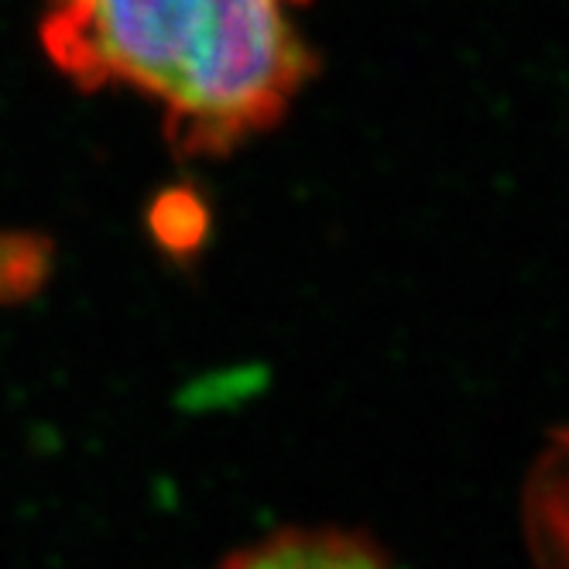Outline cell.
Segmentation results:
<instances>
[{
	"mask_svg": "<svg viewBox=\"0 0 569 569\" xmlns=\"http://www.w3.org/2000/svg\"><path fill=\"white\" fill-rule=\"evenodd\" d=\"M296 4L52 0L42 46L76 87L154 100L182 158L220 154L278 124L316 72Z\"/></svg>",
	"mask_w": 569,
	"mask_h": 569,
	"instance_id": "cell-1",
	"label": "cell"
},
{
	"mask_svg": "<svg viewBox=\"0 0 569 569\" xmlns=\"http://www.w3.org/2000/svg\"><path fill=\"white\" fill-rule=\"evenodd\" d=\"M220 569H395L363 536L337 528H289L251 549H240Z\"/></svg>",
	"mask_w": 569,
	"mask_h": 569,
	"instance_id": "cell-2",
	"label": "cell"
},
{
	"mask_svg": "<svg viewBox=\"0 0 569 569\" xmlns=\"http://www.w3.org/2000/svg\"><path fill=\"white\" fill-rule=\"evenodd\" d=\"M148 220H151L154 240L172 254L196 251L210 227L207 207H202V199L192 196L189 189H172L166 196H158Z\"/></svg>",
	"mask_w": 569,
	"mask_h": 569,
	"instance_id": "cell-3",
	"label": "cell"
},
{
	"mask_svg": "<svg viewBox=\"0 0 569 569\" xmlns=\"http://www.w3.org/2000/svg\"><path fill=\"white\" fill-rule=\"evenodd\" d=\"M46 268H49V254L38 237H24V233L0 237V299L18 302L31 296L42 284Z\"/></svg>",
	"mask_w": 569,
	"mask_h": 569,
	"instance_id": "cell-4",
	"label": "cell"
}]
</instances>
